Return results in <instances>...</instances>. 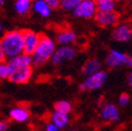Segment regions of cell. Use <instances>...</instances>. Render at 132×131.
I'll return each mask as SVG.
<instances>
[{
	"label": "cell",
	"instance_id": "cell-23",
	"mask_svg": "<svg viewBox=\"0 0 132 131\" xmlns=\"http://www.w3.org/2000/svg\"><path fill=\"white\" fill-rule=\"evenodd\" d=\"M129 102H130V96H129V94L123 93V94L120 95V97H119V103H120L121 106H126V105L129 104Z\"/></svg>",
	"mask_w": 132,
	"mask_h": 131
},
{
	"label": "cell",
	"instance_id": "cell-13",
	"mask_svg": "<svg viewBox=\"0 0 132 131\" xmlns=\"http://www.w3.org/2000/svg\"><path fill=\"white\" fill-rule=\"evenodd\" d=\"M77 39V35L72 30H63L57 35L56 42L61 46H70Z\"/></svg>",
	"mask_w": 132,
	"mask_h": 131
},
{
	"label": "cell",
	"instance_id": "cell-16",
	"mask_svg": "<svg viewBox=\"0 0 132 131\" xmlns=\"http://www.w3.org/2000/svg\"><path fill=\"white\" fill-rule=\"evenodd\" d=\"M31 9L34 10L36 13H38L41 17H49L52 14V10L49 9V6L46 4L45 0H37V1L32 2Z\"/></svg>",
	"mask_w": 132,
	"mask_h": 131
},
{
	"label": "cell",
	"instance_id": "cell-8",
	"mask_svg": "<svg viewBox=\"0 0 132 131\" xmlns=\"http://www.w3.org/2000/svg\"><path fill=\"white\" fill-rule=\"evenodd\" d=\"M120 18V15L117 12H110V13H101V12H96L94 19L96 23L102 26V27H109L114 25L118 22Z\"/></svg>",
	"mask_w": 132,
	"mask_h": 131
},
{
	"label": "cell",
	"instance_id": "cell-28",
	"mask_svg": "<svg viewBox=\"0 0 132 131\" xmlns=\"http://www.w3.org/2000/svg\"><path fill=\"white\" fill-rule=\"evenodd\" d=\"M128 84H129V86L132 88V71L130 72V75H129V77H128Z\"/></svg>",
	"mask_w": 132,
	"mask_h": 131
},
{
	"label": "cell",
	"instance_id": "cell-26",
	"mask_svg": "<svg viewBox=\"0 0 132 131\" xmlns=\"http://www.w3.org/2000/svg\"><path fill=\"white\" fill-rule=\"evenodd\" d=\"M45 131H60V129L53 123H49L45 126Z\"/></svg>",
	"mask_w": 132,
	"mask_h": 131
},
{
	"label": "cell",
	"instance_id": "cell-9",
	"mask_svg": "<svg viewBox=\"0 0 132 131\" xmlns=\"http://www.w3.org/2000/svg\"><path fill=\"white\" fill-rule=\"evenodd\" d=\"M32 75V68H19V69H12L11 76L9 80L15 84H25L29 81Z\"/></svg>",
	"mask_w": 132,
	"mask_h": 131
},
{
	"label": "cell",
	"instance_id": "cell-21",
	"mask_svg": "<svg viewBox=\"0 0 132 131\" xmlns=\"http://www.w3.org/2000/svg\"><path fill=\"white\" fill-rule=\"evenodd\" d=\"M56 112L64 113V114H68L71 111V104L67 101H59L55 104L54 106Z\"/></svg>",
	"mask_w": 132,
	"mask_h": 131
},
{
	"label": "cell",
	"instance_id": "cell-18",
	"mask_svg": "<svg viewBox=\"0 0 132 131\" xmlns=\"http://www.w3.org/2000/svg\"><path fill=\"white\" fill-rule=\"evenodd\" d=\"M32 6V2L30 0H17L14 4V9L20 16H26Z\"/></svg>",
	"mask_w": 132,
	"mask_h": 131
},
{
	"label": "cell",
	"instance_id": "cell-17",
	"mask_svg": "<svg viewBox=\"0 0 132 131\" xmlns=\"http://www.w3.org/2000/svg\"><path fill=\"white\" fill-rule=\"evenodd\" d=\"M52 123L56 125L59 129H63L65 127H67V125L69 124V116L55 111L52 114Z\"/></svg>",
	"mask_w": 132,
	"mask_h": 131
},
{
	"label": "cell",
	"instance_id": "cell-29",
	"mask_svg": "<svg viewBox=\"0 0 132 131\" xmlns=\"http://www.w3.org/2000/svg\"><path fill=\"white\" fill-rule=\"evenodd\" d=\"M4 4H5L4 0H0V5H4Z\"/></svg>",
	"mask_w": 132,
	"mask_h": 131
},
{
	"label": "cell",
	"instance_id": "cell-25",
	"mask_svg": "<svg viewBox=\"0 0 132 131\" xmlns=\"http://www.w3.org/2000/svg\"><path fill=\"white\" fill-rule=\"evenodd\" d=\"M5 61H6V55L1 45V42H0V63H4Z\"/></svg>",
	"mask_w": 132,
	"mask_h": 131
},
{
	"label": "cell",
	"instance_id": "cell-24",
	"mask_svg": "<svg viewBox=\"0 0 132 131\" xmlns=\"http://www.w3.org/2000/svg\"><path fill=\"white\" fill-rule=\"evenodd\" d=\"M46 4L49 6V9L53 10V9H58L60 6V1L59 0H45Z\"/></svg>",
	"mask_w": 132,
	"mask_h": 131
},
{
	"label": "cell",
	"instance_id": "cell-14",
	"mask_svg": "<svg viewBox=\"0 0 132 131\" xmlns=\"http://www.w3.org/2000/svg\"><path fill=\"white\" fill-rule=\"evenodd\" d=\"M10 117L12 120H14L15 122L18 123H24L28 120L29 118V113L26 109L22 108V107H16L11 109L10 111Z\"/></svg>",
	"mask_w": 132,
	"mask_h": 131
},
{
	"label": "cell",
	"instance_id": "cell-31",
	"mask_svg": "<svg viewBox=\"0 0 132 131\" xmlns=\"http://www.w3.org/2000/svg\"><path fill=\"white\" fill-rule=\"evenodd\" d=\"M69 131H78V130H76V129H71V130H69Z\"/></svg>",
	"mask_w": 132,
	"mask_h": 131
},
{
	"label": "cell",
	"instance_id": "cell-6",
	"mask_svg": "<svg viewBox=\"0 0 132 131\" xmlns=\"http://www.w3.org/2000/svg\"><path fill=\"white\" fill-rule=\"evenodd\" d=\"M77 56V51L71 46H61L60 48H57L55 54L53 55L51 62L55 66H59V65L68 62L72 60Z\"/></svg>",
	"mask_w": 132,
	"mask_h": 131
},
{
	"label": "cell",
	"instance_id": "cell-19",
	"mask_svg": "<svg viewBox=\"0 0 132 131\" xmlns=\"http://www.w3.org/2000/svg\"><path fill=\"white\" fill-rule=\"evenodd\" d=\"M96 12L101 13H110L114 11L115 2L113 0H97L95 1Z\"/></svg>",
	"mask_w": 132,
	"mask_h": 131
},
{
	"label": "cell",
	"instance_id": "cell-3",
	"mask_svg": "<svg viewBox=\"0 0 132 131\" xmlns=\"http://www.w3.org/2000/svg\"><path fill=\"white\" fill-rule=\"evenodd\" d=\"M106 64L109 67H120L126 66V65L132 67V57L117 50H111L106 58Z\"/></svg>",
	"mask_w": 132,
	"mask_h": 131
},
{
	"label": "cell",
	"instance_id": "cell-1",
	"mask_svg": "<svg viewBox=\"0 0 132 131\" xmlns=\"http://www.w3.org/2000/svg\"><path fill=\"white\" fill-rule=\"evenodd\" d=\"M6 58H14L23 54V31L11 30L0 40Z\"/></svg>",
	"mask_w": 132,
	"mask_h": 131
},
{
	"label": "cell",
	"instance_id": "cell-22",
	"mask_svg": "<svg viewBox=\"0 0 132 131\" xmlns=\"http://www.w3.org/2000/svg\"><path fill=\"white\" fill-rule=\"evenodd\" d=\"M11 72H12V69L6 62L0 63V79L2 80L9 79L11 76Z\"/></svg>",
	"mask_w": 132,
	"mask_h": 131
},
{
	"label": "cell",
	"instance_id": "cell-5",
	"mask_svg": "<svg viewBox=\"0 0 132 131\" xmlns=\"http://www.w3.org/2000/svg\"><path fill=\"white\" fill-rule=\"evenodd\" d=\"M41 36L34 30H24L23 31V54L31 56L35 54L39 45Z\"/></svg>",
	"mask_w": 132,
	"mask_h": 131
},
{
	"label": "cell",
	"instance_id": "cell-12",
	"mask_svg": "<svg viewBox=\"0 0 132 131\" xmlns=\"http://www.w3.org/2000/svg\"><path fill=\"white\" fill-rule=\"evenodd\" d=\"M102 118L103 120L107 121V122H115L120 119V112L114 104L108 103L106 104L101 111Z\"/></svg>",
	"mask_w": 132,
	"mask_h": 131
},
{
	"label": "cell",
	"instance_id": "cell-11",
	"mask_svg": "<svg viewBox=\"0 0 132 131\" xmlns=\"http://www.w3.org/2000/svg\"><path fill=\"white\" fill-rule=\"evenodd\" d=\"M9 66L11 69H19V68H26V67H31L32 65V57L22 54L17 57L11 58L7 62Z\"/></svg>",
	"mask_w": 132,
	"mask_h": 131
},
{
	"label": "cell",
	"instance_id": "cell-7",
	"mask_svg": "<svg viewBox=\"0 0 132 131\" xmlns=\"http://www.w3.org/2000/svg\"><path fill=\"white\" fill-rule=\"evenodd\" d=\"M107 78H108V75L104 70H101V71H98V72H96L94 75H91V76L87 77L85 82H84V85L86 87V90H96V89H100L106 83Z\"/></svg>",
	"mask_w": 132,
	"mask_h": 131
},
{
	"label": "cell",
	"instance_id": "cell-20",
	"mask_svg": "<svg viewBox=\"0 0 132 131\" xmlns=\"http://www.w3.org/2000/svg\"><path fill=\"white\" fill-rule=\"evenodd\" d=\"M81 0H62L60 1V7L65 12H73Z\"/></svg>",
	"mask_w": 132,
	"mask_h": 131
},
{
	"label": "cell",
	"instance_id": "cell-4",
	"mask_svg": "<svg viewBox=\"0 0 132 131\" xmlns=\"http://www.w3.org/2000/svg\"><path fill=\"white\" fill-rule=\"evenodd\" d=\"M76 18L82 19H90L94 17L96 14V5L95 1L92 0H81V2L77 6V9L72 12Z\"/></svg>",
	"mask_w": 132,
	"mask_h": 131
},
{
	"label": "cell",
	"instance_id": "cell-15",
	"mask_svg": "<svg viewBox=\"0 0 132 131\" xmlns=\"http://www.w3.org/2000/svg\"><path fill=\"white\" fill-rule=\"evenodd\" d=\"M101 66H102L101 63L97 60L91 59V60H89L85 63L83 68H82V73L89 77L91 75H94L98 71H101Z\"/></svg>",
	"mask_w": 132,
	"mask_h": 131
},
{
	"label": "cell",
	"instance_id": "cell-30",
	"mask_svg": "<svg viewBox=\"0 0 132 131\" xmlns=\"http://www.w3.org/2000/svg\"><path fill=\"white\" fill-rule=\"evenodd\" d=\"M2 30V25H1V23H0V31Z\"/></svg>",
	"mask_w": 132,
	"mask_h": 131
},
{
	"label": "cell",
	"instance_id": "cell-10",
	"mask_svg": "<svg viewBox=\"0 0 132 131\" xmlns=\"http://www.w3.org/2000/svg\"><path fill=\"white\" fill-rule=\"evenodd\" d=\"M113 40L118 42H127L132 38V28L128 24H119L112 31Z\"/></svg>",
	"mask_w": 132,
	"mask_h": 131
},
{
	"label": "cell",
	"instance_id": "cell-2",
	"mask_svg": "<svg viewBox=\"0 0 132 131\" xmlns=\"http://www.w3.org/2000/svg\"><path fill=\"white\" fill-rule=\"evenodd\" d=\"M56 50V41L54 39L47 36H41L39 45L32 55V64L36 66H43L52 59Z\"/></svg>",
	"mask_w": 132,
	"mask_h": 131
},
{
	"label": "cell",
	"instance_id": "cell-27",
	"mask_svg": "<svg viewBox=\"0 0 132 131\" xmlns=\"http://www.w3.org/2000/svg\"><path fill=\"white\" fill-rule=\"evenodd\" d=\"M7 123L3 122V121H0V131H6L7 130Z\"/></svg>",
	"mask_w": 132,
	"mask_h": 131
}]
</instances>
